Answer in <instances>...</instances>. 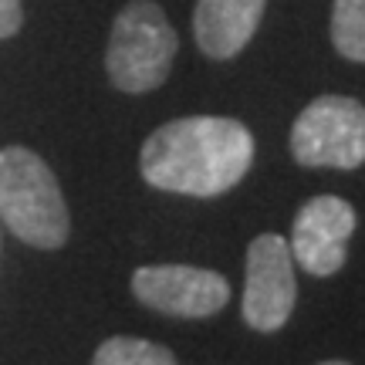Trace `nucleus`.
<instances>
[{"instance_id":"obj_1","label":"nucleus","mask_w":365,"mask_h":365,"mask_svg":"<svg viewBox=\"0 0 365 365\" xmlns=\"http://www.w3.org/2000/svg\"><path fill=\"white\" fill-rule=\"evenodd\" d=\"M254 135L223 115H186L159 125L143 143L139 170L156 190L180 196H220L247 176Z\"/></svg>"},{"instance_id":"obj_2","label":"nucleus","mask_w":365,"mask_h":365,"mask_svg":"<svg viewBox=\"0 0 365 365\" xmlns=\"http://www.w3.org/2000/svg\"><path fill=\"white\" fill-rule=\"evenodd\" d=\"M0 220L38 250L65 247L71 217L51 166L27 145L0 149Z\"/></svg>"},{"instance_id":"obj_3","label":"nucleus","mask_w":365,"mask_h":365,"mask_svg":"<svg viewBox=\"0 0 365 365\" xmlns=\"http://www.w3.org/2000/svg\"><path fill=\"white\" fill-rule=\"evenodd\" d=\"M176 31L153 0H132L118 11L105 51V71L118 91L143 95L170 78L176 61Z\"/></svg>"},{"instance_id":"obj_4","label":"nucleus","mask_w":365,"mask_h":365,"mask_svg":"<svg viewBox=\"0 0 365 365\" xmlns=\"http://www.w3.org/2000/svg\"><path fill=\"white\" fill-rule=\"evenodd\" d=\"M291 156L312 170H359L365 163V105L349 95L314 98L291 125Z\"/></svg>"},{"instance_id":"obj_5","label":"nucleus","mask_w":365,"mask_h":365,"mask_svg":"<svg viewBox=\"0 0 365 365\" xmlns=\"http://www.w3.org/2000/svg\"><path fill=\"white\" fill-rule=\"evenodd\" d=\"M298 301L294 257L281 234H261L247 247V274H244V322L254 331L271 335L287 325Z\"/></svg>"},{"instance_id":"obj_6","label":"nucleus","mask_w":365,"mask_h":365,"mask_svg":"<svg viewBox=\"0 0 365 365\" xmlns=\"http://www.w3.org/2000/svg\"><path fill=\"white\" fill-rule=\"evenodd\" d=\"M132 294L145 308L176 318H210L230 301L227 277L190 264H153L132 274Z\"/></svg>"},{"instance_id":"obj_7","label":"nucleus","mask_w":365,"mask_h":365,"mask_svg":"<svg viewBox=\"0 0 365 365\" xmlns=\"http://www.w3.org/2000/svg\"><path fill=\"white\" fill-rule=\"evenodd\" d=\"M355 234V210L341 196H312L291 227V257L314 277H331L345 267Z\"/></svg>"},{"instance_id":"obj_8","label":"nucleus","mask_w":365,"mask_h":365,"mask_svg":"<svg viewBox=\"0 0 365 365\" xmlns=\"http://www.w3.org/2000/svg\"><path fill=\"white\" fill-rule=\"evenodd\" d=\"M261 17L264 0H196V48L213 61H227L250 44Z\"/></svg>"},{"instance_id":"obj_9","label":"nucleus","mask_w":365,"mask_h":365,"mask_svg":"<svg viewBox=\"0 0 365 365\" xmlns=\"http://www.w3.org/2000/svg\"><path fill=\"white\" fill-rule=\"evenodd\" d=\"M91 365H176V355L166 345L132 335H112L98 345Z\"/></svg>"},{"instance_id":"obj_10","label":"nucleus","mask_w":365,"mask_h":365,"mask_svg":"<svg viewBox=\"0 0 365 365\" xmlns=\"http://www.w3.org/2000/svg\"><path fill=\"white\" fill-rule=\"evenodd\" d=\"M331 44L341 58L365 61V0H335V7H331Z\"/></svg>"},{"instance_id":"obj_11","label":"nucleus","mask_w":365,"mask_h":365,"mask_svg":"<svg viewBox=\"0 0 365 365\" xmlns=\"http://www.w3.org/2000/svg\"><path fill=\"white\" fill-rule=\"evenodd\" d=\"M21 24H24V7H21V0H0V38L17 34Z\"/></svg>"},{"instance_id":"obj_12","label":"nucleus","mask_w":365,"mask_h":365,"mask_svg":"<svg viewBox=\"0 0 365 365\" xmlns=\"http://www.w3.org/2000/svg\"><path fill=\"white\" fill-rule=\"evenodd\" d=\"M322 365H349V362H322Z\"/></svg>"}]
</instances>
